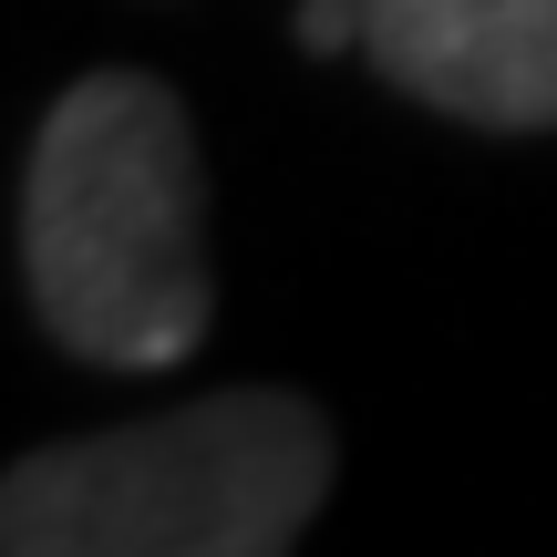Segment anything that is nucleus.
<instances>
[{
    "label": "nucleus",
    "mask_w": 557,
    "mask_h": 557,
    "mask_svg": "<svg viewBox=\"0 0 557 557\" xmlns=\"http://www.w3.org/2000/svg\"><path fill=\"white\" fill-rule=\"evenodd\" d=\"M21 278L62 351L165 372L207 341V176L186 103L156 73H83L41 114L21 176Z\"/></svg>",
    "instance_id": "nucleus-1"
},
{
    "label": "nucleus",
    "mask_w": 557,
    "mask_h": 557,
    "mask_svg": "<svg viewBox=\"0 0 557 557\" xmlns=\"http://www.w3.org/2000/svg\"><path fill=\"white\" fill-rule=\"evenodd\" d=\"M331 423L299 393H207L114 434L21 455L0 485L11 557H278L320 517Z\"/></svg>",
    "instance_id": "nucleus-2"
},
{
    "label": "nucleus",
    "mask_w": 557,
    "mask_h": 557,
    "mask_svg": "<svg viewBox=\"0 0 557 557\" xmlns=\"http://www.w3.org/2000/svg\"><path fill=\"white\" fill-rule=\"evenodd\" d=\"M361 52L455 124H557V0H372Z\"/></svg>",
    "instance_id": "nucleus-3"
},
{
    "label": "nucleus",
    "mask_w": 557,
    "mask_h": 557,
    "mask_svg": "<svg viewBox=\"0 0 557 557\" xmlns=\"http://www.w3.org/2000/svg\"><path fill=\"white\" fill-rule=\"evenodd\" d=\"M372 0H299V52H351Z\"/></svg>",
    "instance_id": "nucleus-4"
}]
</instances>
